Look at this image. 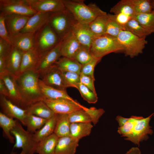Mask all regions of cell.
<instances>
[{
	"mask_svg": "<svg viewBox=\"0 0 154 154\" xmlns=\"http://www.w3.org/2000/svg\"><path fill=\"white\" fill-rule=\"evenodd\" d=\"M26 109L28 114H33L47 120L56 114L43 101L35 103L29 106Z\"/></svg>",
	"mask_w": 154,
	"mask_h": 154,
	"instance_id": "d4e9b609",
	"label": "cell"
},
{
	"mask_svg": "<svg viewBox=\"0 0 154 154\" xmlns=\"http://www.w3.org/2000/svg\"><path fill=\"white\" fill-rule=\"evenodd\" d=\"M125 30L127 31L140 38L146 37L151 33L135 19H131L126 24Z\"/></svg>",
	"mask_w": 154,
	"mask_h": 154,
	"instance_id": "d590c367",
	"label": "cell"
},
{
	"mask_svg": "<svg viewBox=\"0 0 154 154\" xmlns=\"http://www.w3.org/2000/svg\"><path fill=\"white\" fill-rule=\"evenodd\" d=\"M124 29L112 18L110 14H108L106 34L117 38L120 32Z\"/></svg>",
	"mask_w": 154,
	"mask_h": 154,
	"instance_id": "f35d334b",
	"label": "cell"
},
{
	"mask_svg": "<svg viewBox=\"0 0 154 154\" xmlns=\"http://www.w3.org/2000/svg\"><path fill=\"white\" fill-rule=\"evenodd\" d=\"M9 36L12 46L23 52L35 49V33L20 32Z\"/></svg>",
	"mask_w": 154,
	"mask_h": 154,
	"instance_id": "9a60e30c",
	"label": "cell"
},
{
	"mask_svg": "<svg viewBox=\"0 0 154 154\" xmlns=\"http://www.w3.org/2000/svg\"><path fill=\"white\" fill-rule=\"evenodd\" d=\"M112 18L125 30V27L128 21L132 18L129 17L122 14H110Z\"/></svg>",
	"mask_w": 154,
	"mask_h": 154,
	"instance_id": "c3c4849f",
	"label": "cell"
},
{
	"mask_svg": "<svg viewBox=\"0 0 154 154\" xmlns=\"http://www.w3.org/2000/svg\"><path fill=\"white\" fill-rule=\"evenodd\" d=\"M129 119V118H125L120 116H117L116 118L119 127H121L124 125L128 121Z\"/></svg>",
	"mask_w": 154,
	"mask_h": 154,
	"instance_id": "f5cc1de1",
	"label": "cell"
},
{
	"mask_svg": "<svg viewBox=\"0 0 154 154\" xmlns=\"http://www.w3.org/2000/svg\"><path fill=\"white\" fill-rule=\"evenodd\" d=\"M90 50L94 56L101 59L110 53L123 51L116 38L106 34L96 36Z\"/></svg>",
	"mask_w": 154,
	"mask_h": 154,
	"instance_id": "3957f363",
	"label": "cell"
},
{
	"mask_svg": "<svg viewBox=\"0 0 154 154\" xmlns=\"http://www.w3.org/2000/svg\"><path fill=\"white\" fill-rule=\"evenodd\" d=\"M0 94L7 98L9 97V93L7 88L2 79L0 78Z\"/></svg>",
	"mask_w": 154,
	"mask_h": 154,
	"instance_id": "f907efd6",
	"label": "cell"
},
{
	"mask_svg": "<svg viewBox=\"0 0 154 154\" xmlns=\"http://www.w3.org/2000/svg\"><path fill=\"white\" fill-rule=\"evenodd\" d=\"M57 119V114L47 120L44 125L33 134L35 141L38 143L44 138L53 133Z\"/></svg>",
	"mask_w": 154,
	"mask_h": 154,
	"instance_id": "83f0119b",
	"label": "cell"
},
{
	"mask_svg": "<svg viewBox=\"0 0 154 154\" xmlns=\"http://www.w3.org/2000/svg\"><path fill=\"white\" fill-rule=\"evenodd\" d=\"M7 71L5 58L0 57V74Z\"/></svg>",
	"mask_w": 154,
	"mask_h": 154,
	"instance_id": "816d5d0a",
	"label": "cell"
},
{
	"mask_svg": "<svg viewBox=\"0 0 154 154\" xmlns=\"http://www.w3.org/2000/svg\"><path fill=\"white\" fill-rule=\"evenodd\" d=\"M83 108L90 116L92 122L95 125L98 122L99 119L105 112L103 109H96L95 107L87 108L84 106Z\"/></svg>",
	"mask_w": 154,
	"mask_h": 154,
	"instance_id": "f6af8a7d",
	"label": "cell"
},
{
	"mask_svg": "<svg viewBox=\"0 0 154 154\" xmlns=\"http://www.w3.org/2000/svg\"><path fill=\"white\" fill-rule=\"evenodd\" d=\"M47 120L35 115L27 114L23 125L27 127V131L33 134L40 129Z\"/></svg>",
	"mask_w": 154,
	"mask_h": 154,
	"instance_id": "d6a6232c",
	"label": "cell"
},
{
	"mask_svg": "<svg viewBox=\"0 0 154 154\" xmlns=\"http://www.w3.org/2000/svg\"><path fill=\"white\" fill-rule=\"evenodd\" d=\"M17 120L10 118L1 111L0 112V126L3 130L4 137L9 140L11 143H14L15 138L11 131L16 125Z\"/></svg>",
	"mask_w": 154,
	"mask_h": 154,
	"instance_id": "f546056e",
	"label": "cell"
},
{
	"mask_svg": "<svg viewBox=\"0 0 154 154\" xmlns=\"http://www.w3.org/2000/svg\"><path fill=\"white\" fill-rule=\"evenodd\" d=\"M125 154H141V152L138 147H134L130 148Z\"/></svg>",
	"mask_w": 154,
	"mask_h": 154,
	"instance_id": "db71d44e",
	"label": "cell"
},
{
	"mask_svg": "<svg viewBox=\"0 0 154 154\" xmlns=\"http://www.w3.org/2000/svg\"><path fill=\"white\" fill-rule=\"evenodd\" d=\"M39 58V56L35 49L23 52L19 75L26 71L34 70Z\"/></svg>",
	"mask_w": 154,
	"mask_h": 154,
	"instance_id": "603a6c76",
	"label": "cell"
},
{
	"mask_svg": "<svg viewBox=\"0 0 154 154\" xmlns=\"http://www.w3.org/2000/svg\"><path fill=\"white\" fill-rule=\"evenodd\" d=\"M66 9L52 13L48 23L61 39L67 36L77 22Z\"/></svg>",
	"mask_w": 154,
	"mask_h": 154,
	"instance_id": "277c9868",
	"label": "cell"
},
{
	"mask_svg": "<svg viewBox=\"0 0 154 154\" xmlns=\"http://www.w3.org/2000/svg\"><path fill=\"white\" fill-rule=\"evenodd\" d=\"M93 127L91 122L71 123L70 135L79 140L84 137L89 136Z\"/></svg>",
	"mask_w": 154,
	"mask_h": 154,
	"instance_id": "4316f807",
	"label": "cell"
},
{
	"mask_svg": "<svg viewBox=\"0 0 154 154\" xmlns=\"http://www.w3.org/2000/svg\"><path fill=\"white\" fill-rule=\"evenodd\" d=\"M39 84L41 93L45 99L56 100L61 99H73L70 96L66 91H64L48 86L39 78Z\"/></svg>",
	"mask_w": 154,
	"mask_h": 154,
	"instance_id": "cb8c5ba5",
	"label": "cell"
},
{
	"mask_svg": "<svg viewBox=\"0 0 154 154\" xmlns=\"http://www.w3.org/2000/svg\"><path fill=\"white\" fill-rule=\"evenodd\" d=\"M137 116H131L124 125L118 127L117 132L121 137L126 138L131 134Z\"/></svg>",
	"mask_w": 154,
	"mask_h": 154,
	"instance_id": "b9f144b4",
	"label": "cell"
},
{
	"mask_svg": "<svg viewBox=\"0 0 154 154\" xmlns=\"http://www.w3.org/2000/svg\"><path fill=\"white\" fill-rule=\"evenodd\" d=\"M154 114L152 113L146 118L138 116L131 134L125 139L139 146L141 142L147 140L148 138V135L153 133L149 123Z\"/></svg>",
	"mask_w": 154,
	"mask_h": 154,
	"instance_id": "ba28073f",
	"label": "cell"
},
{
	"mask_svg": "<svg viewBox=\"0 0 154 154\" xmlns=\"http://www.w3.org/2000/svg\"><path fill=\"white\" fill-rule=\"evenodd\" d=\"M5 16V24L9 36L20 33L30 17L17 14H9Z\"/></svg>",
	"mask_w": 154,
	"mask_h": 154,
	"instance_id": "ffe728a7",
	"label": "cell"
},
{
	"mask_svg": "<svg viewBox=\"0 0 154 154\" xmlns=\"http://www.w3.org/2000/svg\"><path fill=\"white\" fill-rule=\"evenodd\" d=\"M131 1L136 14L149 13L152 12L153 10L151 4V0Z\"/></svg>",
	"mask_w": 154,
	"mask_h": 154,
	"instance_id": "8d00e7d4",
	"label": "cell"
},
{
	"mask_svg": "<svg viewBox=\"0 0 154 154\" xmlns=\"http://www.w3.org/2000/svg\"><path fill=\"white\" fill-rule=\"evenodd\" d=\"M0 13L4 16L17 14L31 17L37 12L25 0H0Z\"/></svg>",
	"mask_w": 154,
	"mask_h": 154,
	"instance_id": "9c48e42d",
	"label": "cell"
},
{
	"mask_svg": "<svg viewBox=\"0 0 154 154\" xmlns=\"http://www.w3.org/2000/svg\"><path fill=\"white\" fill-rule=\"evenodd\" d=\"M70 124L68 114H57L54 133L58 137L70 135Z\"/></svg>",
	"mask_w": 154,
	"mask_h": 154,
	"instance_id": "f1b7e54d",
	"label": "cell"
},
{
	"mask_svg": "<svg viewBox=\"0 0 154 154\" xmlns=\"http://www.w3.org/2000/svg\"><path fill=\"white\" fill-rule=\"evenodd\" d=\"M83 107L82 109L75 111L68 114L69 121L71 123L91 122L90 116Z\"/></svg>",
	"mask_w": 154,
	"mask_h": 154,
	"instance_id": "ab89813d",
	"label": "cell"
},
{
	"mask_svg": "<svg viewBox=\"0 0 154 154\" xmlns=\"http://www.w3.org/2000/svg\"><path fill=\"white\" fill-rule=\"evenodd\" d=\"M61 40L48 23L35 33V49L40 57L56 46Z\"/></svg>",
	"mask_w": 154,
	"mask_h": 154,
	"instance_id": "8992f818",
	"label": "cell"
},
{
	"mask_svg": "<svg viewBox=\"0 0 154 154\" xmlns=\"http://www.w3.org/2000/svg\"><path fill=\"white\" fill-rule=\"evenodd\" d=\"M80 82L91 90L94 93L97 94L94 86L95 78L80 73Z\"/></svg>",
	"mask_w": 154,
	"mask_h": 154,
	"instance_id": "7dc6e473",
	"label": "cell"
},
{
	"mask_svg": "<svg viewBox=\"0 0 154 154\" xmlns=\"http://www.w3.org/2000/svg\"><path fill=\"white\" fill-rule=\"evenodd\" d=\"M79 141L70 135L59 137L53 154H75Z\"/></svg>",
	"mask_w": 154,
	"mask_h": 154,
	"instance_id": "7402d4cb",
	"label": "cell"
},
{
	"mask_svg": "<svg viewBox=\"0 0 154 154\" xmlns=\"http://www.w3.org/2000/svg\"><path fill=\"white\" fill-rule=\"evenodd\" d=\"M108 14L99 16L89 24V28L96 36L106 34Z\"/></svg>",
	"mask_w": 154,
	"mask_h": 154,
	"instance_id": "836d02e7",
	"label": "cell"
},
{
	"mask_svg": "<svg viewBox=\"0 0 154 154\" xmlns=\"http://www.w3.org/2000/svg\"><path fill=\"white\" fill-rule=\"evenodd\" d=\"M18 154H25V153L23 151H22L20 153Z\"/></svg>",
	"mask_w": 154,
	"mask_h": 154,
	"instance_id": "9f6ffc18",
	"label": "cell"
},
{
	"mask_svg": "<svg viewBox=\"0 0 154 154\" xmlns=\"http://www.w3.org/2000/svg\"><path fill=\"white\" fill-rule=\"evenodd\" d=\"M15 139L13 149L21 148L25 154H34L37 144L33 134L25 130L17 120L15 126L11 131Z\"/></svg>",
	"mask_w": 154,
	"mask_h": 154,
	"instance_id": "52a82bcc",
	"label": "cell"
},
{
	"mask_svg": "<svg viewBox=\"0 0 154 154\" xmlns=\"http://www.w3.org/2000/svg\"><path fill=\"white\" fill-rule=\"evenodd\" d=\"M62 40L61 47V56L75 59L76 54L81 45L72 32Z\"/></svg>",
	"mask_w": 154,
	"mask_h": 154,
	"instance_id": "44dd1931",
	"label": "cell"
},
{
	"mask_svg": "<svg viewBox=\"0 0 154 154\" xmlns=\"http://www.w3.org/2000/svg\"><path fill=\"white\" fill-rule=\"evenodd\" d=\"M66 9L78 22L89 24L97 17L107 14L95 3L86 5L82 0H62Z\"/></svg>",
	"mask_w": 154,
	"mask_h": 154,
	"instance_id": "7a4b0ae2",
	"label": "cell"
},
{
	"mask_svg": "<svg viewBox=\"0 0 154 154\" xmlns=\"http://www.w3.org/2000/svg\"><path fill=\"white\" fill-rule=\"evenodd\" d=\"M101 60L94 57L90 61L82 65L80 73L95 78L94 76V69L96 64Z\"/></svg>",
	"mask_w": 154,
	"mask_h": 154,
	"instance_id": "ee69618b",
	"label": "cell"
},
{
	"mask_svg": "<svg viewBox=\"0 0 154 154\" xmlns=\"http://www.w3.org/2000/svg\"><path fill=\"white\" fill-rule=\"evenodd\" d=\"M146 38L139 37L127 31L123 30L116 38L123 48L125 56L133 58L143 53L148 43Z\"/></svg>",
	"mask_w": 154,
	"mask_h": 154,
	"instance_id": "5b68a950",
	"label": "cell"
},
{
	"mask_svg": "<svg viewBox=\"0 0 154 154\" xmlns=\"http://www.w3.org/2000/svg\"><path fill=\"white\" fill-rule=\"evenodd\" d=\"M75 88L78 90L83 99L89 103L95 104L98 101L97 94L80 82L76 85Z\"/></svg>",
	"mask_w": 154,
	"mask_h": 154,
	"instance_id": "74e56055",
	"label": "cell"
},
{
	"mask_svg": "<svg viewBox=\"0 0 154 154\" xmlns=\"http://www.w3.org/2000/svg\"><path fill=\"white\" fill-rule=\"evenodd\" d=\"M6 27L5 16L0 14V37L11 43L9 35Z\"/></svg>",
	"mask_w": 154,
	"mask_h": 154,
	"instance_id": "bcb514c9",
	"label": "cell"
},
{
	"mask_svg": "<svg viewBox=\"0 0 154 154\" xmlns=\"http://www.w3.org/2000/svg\"><path fill=\"white\" fill-rule=\"evenodd\" d=\"M0 78L4 82L8 89V98L13 103L21 108L22 99L16 78L7 71L0 74Z\"/></svg>",
	"mask_w": 154,
	"mask_h": 154,
	"instance_id": "2e32d148",
	"label": "cell"
},
{
	"mask_svg": "<svg viewBox=\"0 0 154 154\" xmlns=\"http://www.w3.org/2000/svg\"><path fill=\"white\" fill-rule=\"evenodd\" d=\"M133 19L151 34L154 33V10L149 13L136 14Z\"/></svg>",
	"mask_w": 154,
	"mask_h": 154,
	"instance_id": "e575fe53",
	"label": "cell"
},
{
	"mask_svg": "<svg viewBox=\"0 0 154 154\" xmlns=\"http://www.w3.org/2000/svg\"><path fill=\"white\" fill-rule=\"evenodd\" d=\"M151 5L153 10H154V0H151Z\"/></svg>",
	"mask_w": 154,
	"mask_h": 154,
	"instance_id": "11a10c76",
	"label": "cell"
},
{
	"mask_svg": "<svg viewBox=\"0 0 154 154\" xmlns=\"http://www.w3.org/2000/svg\"><path fill=\"white\" fill-rule=\"evenodd\" d=\"M31 8L37 12L54 13L66 10L62 0H25Z\"/></svg>",
	"mask_w": 154,
	"mask_h": 154,
	"instance_id": "7c38bea8",
	"label": "cell"
},
{
	"mask_svg": "<svg viewBox=\"0 0 154 154\" xmlns=\"http://www.w3.org/2000/svg\"><path fill=\"white\" fill-rule=\"evenodd\" d=\"M43 101L56 114H69L82 108L83 106L73 100L61 99L50 100L44 99Z\"/></svg>",
	"mask_w": 154,
	"mask_h": 154,
	"instance_id": "8fae6325",
	"label": "cell"
},
{
	"mask_svg": "<svg viewBox=\"0 0 154 154\" xmlns=\"http://www.w3.org/2000/svg\"><path fill=\"white\" fill-rule=\"evenodd\" d=\"M62 71L72 72L80 74L82 65L76 60L62 57L60 58L54 64Z\"/></svg>",
	"mask_w": 154,
	"mask_h": 154,
	"instance_id": "4dcf8cb0",
	"label": "cell"
},
{
	"mask_svg": "<svg viewBox=\"0 0 154 154\" xmlns=\"http://www.w3.org/2000/svg\"><path fill=\"white\" fill-rule=\"evenodd\" d=\"M39 79L38 74L34 70L25 72L16 78L21 97L22 108L26 109L30 105L44 99L40 90Z\"/></svg>",
	"mask_w": 154,
	"mask_h": 154,
	"instance_id": "6da1fadb",
	"label": "cell"
},
{
	"mask_svg": "<svg viewBox=\"0 0 154 154\" xmlns=\"http://www.w3.org/2000/svg\"><path fill=\"white\" fill-rule=\"evenodd\" d=\"M94 57L90 49L81 45L76 54L74 59L82 65L90 61Z\"/></svg>",
	"mask_w": 154,
	"mask_h": 154,
	"instance_id": "60d3db41",
	"label": "cell"
},
{
	"mask_svg": "<svg viewBox=\"0 0 154 154\" xmlns=\"http://www.w3.org/2000/svg\"><path fill=\"white\" fill-rule=\"evenodd\" d=\"M39 78L46 85L64 91H66L65 83L62 71L54 65L38 74Z\"/></svg>",
	"mask_w": 154,
	"mask_h": 154,
	"instance_id": "30bf717a",
	"label": "cell"
},
{
	"mask_svg": "<svg viewBox=\"0 0 154 154\" xmlns=\"http://www.w3.org/2000/svg\"><path fill=\"white\" fill-rule=\"evenodd\" d=\"M59 137L53 133L37 144L36 153L38 154H53Z\"/></svg>",
	"mask_w": 154,
	"mask_h": 154,
	"instance_id": "484cf974",
	"label": "cell"
},
{
	"mask_svg": "<svg viewBox=\"0 0 154 154\" xmlns=\"http://www.w3.org/2000/svg\"><path fill=\"white\" fill-rule=\"evenodd\" d=\"M0 105L1 112L10 118L19 120L23 125L25 119L27 114L26 109L18 106L6 97L1 94Z\"/></svg>",
	"mask_w": 154,
	"mask_h": 154,
	"instance_id": "4fadbf2b",
	"label": "cell"
},
{
	"mask_svg": "<svg viewBox=\"0 0 154 154\" xmlns=\"http://www.w3.org/2000/svg\"><path fill=\"white\" fill-rule=\"evenodd\" d=\"M62 72L67 88H75L76 85L80 82V74L74 72Z\"/></svg>",
	"mask_w": 154,
	"mask_h": 154,
	"instance_id": "7bdbcfd3",
	"label": "cell"
},
{
	"mask_svg": "<svg viewBox=\"0 0 154 154\" xmlns=\"http://www.w3.org/2000/svg\"><path fill=\"white\" fill-rule=\"evenodd\" d=\"M52 13L37 12L30 17L20 32L35 33L48 22Z\"/></svg>",
	"mask_w": 154,
	"mask_h": 154,
	"instance_id": "d6986e66",
	"label": "cell"
},
{
	"mask_svg": "<svg viewBox=\"0 0 154 154\" xmlns=\"http://www.w3.org/2000/svg\"><path fill=\"white\" fill-rule=\"evenodd\" d=\"M113 14H122L133 19L136 14L131 0H121L111 8Z\"/></svg>",
	"mask_w": 154,
	"mask_h": 154,
	"instance_id": "1f68e13d",
	"label": "cell"
},
{
	"mask_svg": "<svg viewBox=\"0 0 154 154\" xmlns=\"http://www.w3.org/2000/svg\"><path fill=\"white\" fill-rule=\"evenodd\" d=\"M12 46L11 44L0 37V57L5 58Z\"/></svg>",
	"mask_w": 154,
	"mask_h": 154,
	"instance_id": "681fc988",
	"label": "cell"
},
{
	"mask_svg": "<svg viewBox=\"0 0 154 154\" xmlns=\"http://www.w3.org/2000/svg\"><path fill=\"white\" fill-rule=\"evenodd\" d=\"M72 32L82 46L90 49L96 36L91 31L89 24L77 22Z\"/></svg>",
	"mask_w": 154,
	"mask_h": 154,
	"instance_id": "e0dca14e",
	"label": "cell"
},
{
	"mask_svg": "<svg viewBox=\"0 0 154 154\" xmlns=\"http://www.w3.org/2000/svg\"><path fill=\"white\" fill-rule=\"evenodd\" d=\"M62 40L55 47L39 57L38 63L34 71L38 74L54 64L61 56Z\"/></svg>",
	"mask_w": 154,
	"mask_h": 154,
	"instance_id": "5bb4252c",
	"label": "cell"
},
{
	"mask_svg": "<svg viewBox=\"0 0 154 154\" xmlns=\"http://www.w3.org/2000/svg\"><path fill=\"white\" fill-rule=\"evenodd\" d=\"M23 52L12 46L5 57L7 71L17 78L19 75L20 67Z\"/></svg>",
	"mask_w": 154,
	"mask_h": 154,
	"instance_id": "ac0fdd59",
	"label": "cell"
}]
</instances>
